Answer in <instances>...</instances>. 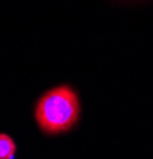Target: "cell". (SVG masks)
I'll use <instances>...</instances> for the list:
<instances>
[{
  "label": "cell",
  "mask_w": 153,
  "mask_h": 159,
  "mask_svg": "<svg viewBox=\"0 0 153 159\" xmlns=\"http://www.w3.org/2000/svg\"><path fill=\"white\" fill-rule=\"evenodd\" d=\"M16 143L10 135L0 134V159H15Z\"/></svg>",
  "instance_id": "cell-2"
},
{
  "label": "cell",
  "mask_w": 153,
  "mask_h": 159,
  "mask_svg": "<svg viewBox=\"0 0 153 159\" xmlns=\"http://www.w3.org/2000/svg\"><path fill=\"white\" fill-rule=\"evenodd\" d=\"M80 116V102L69 86H58L40 97L35 105V119L46 134H61L73 127Z\"/></svg>",
  "instance_id": "cell-1"
}]
</instances>
